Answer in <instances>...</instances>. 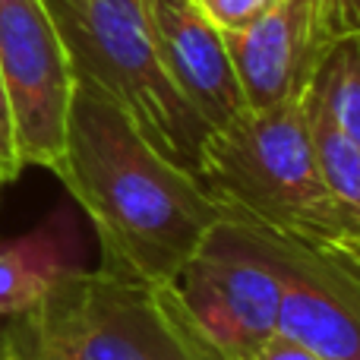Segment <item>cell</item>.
Wrapping results in <instances>:
<instances>
[{
	"label": "cell",
	"instance_id": "1",
	"mask_svg": "<svg viewBox=\"0 0 360 360\" xmlns=\"http://www.w3.org/2000/svg\"><path fill=\"white\" fill-rule=\"evenodd\" d=\"M54 174L98 231V269L120 278L171 285L224 218L190 171L171 165L108 95L79 79Z\"/></svg>",
	"mask_w": 360,
	"mask_h": 360
},
{
	"label": "cell",
	"instance_id": "2",
	"mask_svg": "<svg viewBox=\"0 0 360 360\" xmlns=\"http://www.w3.org/2000/svg\"><path fill=\"white\" fill-rule=\"evenodd\" d=\"M196 180L224 212L360 262V243L326 190L310 133V89L215 130Z\"/></svg>",
	"mask_w": 360,
	"mask_h": 360
},
{
	"label": "cell",
	"instance_id": "3",
	"mask_svg": "<svg viewBox=\"0 0 360 360\" xmlns=\"http://www.w3.org/2000/svg\"><path fill=\"white\" fill-rule=\"evenodd\" d=\"M73 79L114 101L171 165L199 174L212 130L186 105L158 57L152 0H41Z\"/></svg>",
	"mask_w": 360,
	"mask_h": 360
},
{
	"label": "cell",
	"instance_id": "4",
	"mask_svg": "<svg viewBox=\"0 0 360 360\" xmlns=\"http://www.w3.org/2000/svg\"><path fill=\"white\" fill-rule=\"evenodd\" d=\"M32 354L54 360H221L171 285L70 269L25 316L10 319Z\"/></svg>",
	"mask_w": 360,
	"mask_h": 360
},
{
	"label": "cell",
	"instance_id": "5",
	"mask_svg": "<svg viewBox=\"0 0 360 360\" xmlns=\"http://www.w3.org/2000/svg\"><path fill=\"white\" fill-rule=\"evenodd\" d=\"M174 288L221 360H256L278 332V281L228 212L180 269Z\"/></svg>",
	"mask_w": 360,
	"mask_h": 360
},
{
	"label": "cell",
	"instance_id": "6",
	"mask_svg": "<svg viewBox=\"0 0 360 360\" xmlns=\"http://www.w3.org/2000/svg\"><path fill=\"white\" fill-rule=\"evenodd\" d=\"M243 224L278 281V332L323 360H360V262L272 228Z\"/></svg>",
	"mask_w": 360,
	"mask_h": 360
},
{
	"label": "cell",
	"instance_id": "7",
	"mask_svg": "<svg viewBox=\"0 0 360 360\" xmlns=\"http://www.w3.org/2000/svg\"><path fill=\"white\" fill-rule=\"evenodd\" d=\"M0 76L19 165L54 171L63 155L73 70L41 0H0Z\"/></svg>",
	"mask_w": 360,
	"mask_h": 360
},
{
	"label": "cell",
	"instance_id": "8",
	"mask_svg": "<svg viewBox=\"0 0 360 360\" xmlns=\"http://www.w3.org/2000/svg\"><path fill=\"white\" fill-rule=\"evenodd\" d=\"M338 38L332 0H275L253 25L224 35L247 108L262 111L304 95Z\"/></svg>",
	"mask_w": 360,
	"mask_h": 360
},
{
	"label": "cell",
	"instance_id": "9",
	"mask_svg": "<svg viewBox=\"0 0 360 360\" xmlns=\"http://www.w3.org/2000/svg\"><path fill=\"white\" fill-rule=\"evenodd\" d=\"M152 25L165 73L212 133L247 111L224 35L193 0H152Z\"/></svg>",
	"mask_w": 360,
	"mask_h": 360
},
{
	"label": "cell",
	"instance_id": "10",
	"mask_svg": "<svg viewBox=\"0 0 360 360\" xmlns=\"http://www.w3.org/2000/svg\"><path fill=\"white\" fill-rule=\"evenodd\" d=\"M70 269L76 266L70 262V234L60 221L0 243V323L25 316Z\"/></svg>",
	"mask_w": 360,
	"mask_h": 360
},
{
	"label": "cell",
	"instance_id": "11",
	"mask_svg": "<svg viewBox=\"0 0 360 360\" xmlns=\"http://www.w3.org/2000/svg\"><path fill=\"white\" fill-rule=\"evenodd\" d=\"M310 133L326 190L360 243V146H354L319 108L310 82Z\"/></svg>",
	"mask_w": 360,
	"mask_h": 360
},
{
	"label": "cell",
	"instance_id": "12",
	"mask_svg": "<svg viewBox=\"0 0 360 360\" xmlns=\"http://www.w3.org/2000/svg\"><path fill=\"white\" fill-rule=\"evenodd\" d=\"M313 95L326 117L360 146V35H345L332 44L313 76Z\"/></svg>",
	"mask_w": 360,
	"mask_h": 360
},
{
	"label": "cell",
	"instance_id": "13",
	"mask_svg": "<svg viewBox=\"0 0 360 360\" xmlns=\"http://www.w3.org/2000/svg\"><path fill=\"white\" fill-rule=\"evenodd\" d=\"M193 4L221 35H231V32H243L259 16H266L275 6V0H193Z\"/></svg>",
	"mask_w": 360,
	"mask_h": 360
},
{
	"label": "cell",
	"instance_id": "14",
	"mask_svg": "<svg viewBox=\"0 0 360 360\" xmlns=\"http://www.w3.org/2000/svg\"><path fill=\"white\" fill-rule=\"evenodd\" d=\"M19 174H22V165H19L16 143H13L10 105H6V92H4V76H0V186L13 184Z\"/></svg>",
	"mask_w": 360,
	"mask_h": 360
},
{
	"label": "cell",
	"instance_id": "15",
	"mask_svg": "<svg viewBox=\"0 0 360 360\" xmlns=\"http://www.w3.org/2000/svg\"><path fill=\"white\" fill-rule=\"evenodd\" d=\"M256 360H323V357H319L316 351H310L307 345L275 332V335L266 342V348L256 354Z\"/></svg>",
	"mask_w": 360,
	"mask_h": 360
},
{
	"label": "cell",
	"instance_id": "16",
	"mask_svg": "<svg viewBox=\"0 0 360 360\" xmlns=\"http://www.w3.org/2000/svg\"><path fill=\"white\" fill-rule=\"evenodd\" d=\"M0 360H32L22 335L13 323H0Z\"/></svg>",
	"mask_w": 360,
	"mask_h": 360
},
{
	"label": "cell",
	"instance_id": "17",
	"mask_svg": "<svg viewBox=\"0 0 360 360\" xmlns=\"http://www.w3.org/2000/svg\"><path fill=\"white\" fill-rule=\"evenodd\" d=\"M342 35H360V0H332Z\"/></svg>",
	"mask_w": 360,
	"mask_h": 360
},
{
	"label": "cell",
	"instance_id": "18",
	"mask_svg": "<svg viewBox=\"0 0 360 360\" xmlns=\"http://www.w3.org/2000/svg\"><path fill=\"white\" fill-rule=\"evenodd\" d=\"M32 354V351H29ZM32 360H54V357H41V354H32Z\"/></svg>",
	"mask_w": 360,
	"mask_h": 360
}]
</instances>
